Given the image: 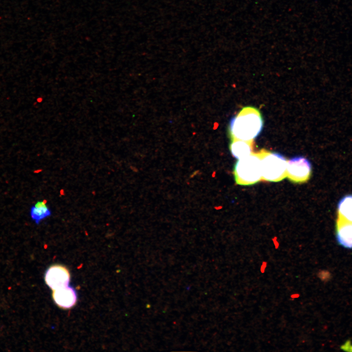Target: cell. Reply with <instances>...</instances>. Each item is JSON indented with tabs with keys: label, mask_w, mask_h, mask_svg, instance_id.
Listing matches in <instances>:
<instances>
[{
	"label": "cell",
	"mask_w": 352,
	"mask_h": 352,
	"mask_svg": "<svg viewBox=\"0 0 352 352\" xmlns=\"http://www.w3.org/2000/svg\"><path fill=\"white\" fill-rule=\"evenodd\" d=\"M263 123L262 115L257 109L243 108L230 120L229 130L231 140L253 141L261 132Z\"/></svg>",
	"instance_id": "obj_1"
},
{
	"label": "cell",
	"mask_w": 352,
	"mask_h": 352,
	"mask_svg": "<svg viewBox=\"0 0 352 352\" xmlns=\"http://www.w3.org/2000/svg\"><path fill=\"white\" fill-rule=\"evenodd\" d=\"M261 161L258 153L239 159L233 170L235 180L237 184L250 185L262 180Z\"/></svg>",
	"instance_id": "obj_2"
},
{
	"label": "cell",
	"mask_w": 352,
	"mask_h": 352,
	"mask_svg": "<svg viewBox=\"0 0 352 352\" xmlns=\"http://www.w3.org/2000/svg\"><path fill=\"white\" fill-rule=\"evenodd\" d=\"M258 153L261 161L262 180L278 182L286 177L287 160L284 156L264 149Z\"/></svg>",
	"instance_id": "obj_3"
},
{
	"label": "cell",
	"mask_w": 352,
	"mask_h": 352,
	"mask_svg": "<svg viewBox=\"0 0 352 352\" xmlns=\"http://www.w3.org/2000/svg\"><path fill=\"white\" fill-rule=\"evenodd\" d=\"M311 173V164L306 157L296 156L287 161L286 177L292 182L305 183L310 178Z\"/></svg>",
	"instance_id": "obj_4"
},
{
	"label": "cell",
	"mask_w": 352,
	"mask_h": 352,
	"mask_svg": "<svg viewBox=\"0 0 352 352\" xmlns=\"http://www.w3.org/2000/svg\"><path fill=\"white\" fill-rule=\"evenodd\" d=\"M70 278L68 270L60 264L50 266L44 275L46 285L53 290L68 286Z\"/></svg>",
	"instance_id": "obj_5"
},
{
	"label": "cell",
	"mask_w": 352,
	"mask_h": 352,
	"mask_svg": "<svg viewBox=\"0 0 352 352\" xmlns=\"http://www.w3.org/2000/svg\"><path fill=\"white\" fill-rule=\"evenodd\" d=\"M52 297L55 303L63 309L71 308L77 301L75 289L68 286L53 290Z\"/></svg>",
	"instance_id": "obj_6"
},
{
	"label": "cell",
	"mask_w": 352,
	"mask_h": 352,
	"mask_svg": "<svg viewBox=\"0 0 352 352\" xmlns=\"http://www.w3.org/2000/svg\"><path fill=\"white\" fill-rule=\"evenodd\" d=\"M335 232L338 243L346 248L352 249V222L337 219Z\"/></svg>",
	"instance_id": "obj_7"
},
{
	"label": "cell",
	"mask_w": 352,
	"mask_h": 352,
	"mask_svg": "<svg viewBox=\"0 0 352 352\" xmlns=\"http://www.w3.org/2000/svg\"><path fill=\"white\" fill-rule=\"evenodd\" d=\"M229 148L233 156L240 159L247 156L253 153L254 142L241 140H231Z\"/></svg>",
	"instance_id": "obj_8"
},
{
	"label": "cell",
	"mask_w": 352,
	"mask_h": 352,
	"mask_svg": "<svg viewBox=\"0 0 352 352\" xmlns=\"http://www.w3.org/2000/svg\"><path fill=\"white\" fill-rule=\"evenodd\" d=\"M337 219L352 222V194L343 197L338 201Z\"/></svg>",
	"instance_id": "obj_9"
},
{
	"label": "cell",
	"mask_w": 352,
	"mask_h": 352,
	"mask_svg": "<svg viewBox=\"0 0 352 352\" xmlns=\"http://www.w3.org/2000/svg\"><path fill=\"white\" fill-rule=\"evenodd\" d=\"M30 214L32 220L38 224L40 222L50 216L51 212L46 205V200L37 201L30 208Z\"/></svg>",
	"instance_id": "obj_10"
}]
</instances>
